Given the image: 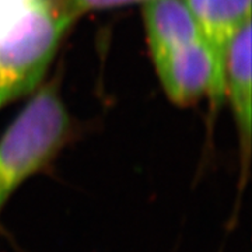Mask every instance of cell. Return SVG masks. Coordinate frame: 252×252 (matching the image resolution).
Masks as SVG:
<instances>
[{"label":"cell","mask_w":252,"mask_h":252,"mask_svg":"<svg viewBox=\"0 0 252 252\" xmlns=\"http://www.w3.org/2000/svg\"><path fill=\"white\" fill-rule=\"evenodd\" d=\"M72 132L58 89L48 84L36 91L0 136V215L26 181L51 165Z\"/></svg>","instance_id":"cell-1"},{"label":"cell","mask_w":252,"mask_h":252,"mask_svg":"<svg viewBox=\"0 0 252 252\" xmlns=\"http://www.w3.org/2000/svg\"><path fill=\"white\" fill-rule=\"evenodd\" d=\"M72 21L62 0H39L0 27V108L35 89Z\"/></svg>","instance_id":"cell-2"},{"label":"cell","mask_w":252,"mask_h":252,"mask_svg":"<svg viewBox=\"0 0 252 252\" xmlns=\"http://www.w3.org/2000/svg\"><path fill=\"white\" fill-rule=\"evenodd\" d=\"M157 74L167 97L185 107L209 95L212 105H221L224 84L216 63L203 39L172 51L154 61Z\"/></svg>","instance_id":"cell-3"},{"label":"cell","mask_w":252,"mask_h":252,"mask_svg":"<svg viewBox=\"0 0 252 252\" xmlns=\"http://www.w3.org/2000/svg\"><path fill=\"white\" fill-rule=\"evenodd\" d=\"M251 30L250 20L237 31L228 45L224 62V98L227 97L230 101L240 140V188H244L247 184L251 158Z\"/></svg>","instance_id":"cell-4"},{"label":"cell","mask_w":252,"mask_h":252,"mask_svg":"<svg viewBox=\"0 0 252 252\" xmlns=\"http://www.w3.org/2000/svg\"><path fill=\"white\" fill-rule=\"evenodd\" d=\"M143 21L153 62L172 51L203 39L198 21L185 0H149Z\"/></svg>","instance_id":"cell-5"},{"label":"cell","mask_w":252,"mask_h":252,"mask_svg":"<svg viewBox=\"0 0 252 252\" xmlns=\"http://www.w3.org/2000/svg\"><path fill=\"white\" fill-rule=\"evenodd\" d=\"M198 21L217 72L224 84V62L228 45L247 21L251 20V0H185Z\"/></svg>","instance_id":"cell-6"},{"label":"cell","mask_w":252,"mask_h":252,"mask_svg":"<svg viewBox=\"0 0 252 252\" xmlns=\"http://www.w3.org/2000/svg\"><path fill=\"white\" fill-rule=\"evenodd\" d=\"M149 0H62V4L66 13L72 20L80 17L81 14L107 10L112 7H121L132 3H146Z\"/></svg>","instance_id":"cell-7"},{"label":"cell","mask_w":252,"mask_h":252,"mask_svg":"<svg viewBox=\"0 0 252 252\" xmlns=\"http://www.w3.org/2000/svg\"><path fill=\"white\" fill-rule=\"evenodd\" d=\"M39 0H0V27Z\"/></svg>","instance_id":"cell-8"}]
</instances>
